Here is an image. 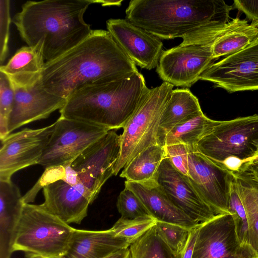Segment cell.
Wrapping results in <instances>:
<instances>
[{
	"label": "cell",
	"instance_id": "1f68e13d",
	"mask_svg": "<svg viewBox=\"0 0 258 258\" xmlns=\"http://www.w3.org/2000/svg\"><path fill=\"white\" fill-rule=\"evenodd\" d=\"M156 225L161 237L174 252L181 257L191 229L160 221H157Z\"/></svg>",
	"mask_w": 258,
	"mask_h": 258
},
{
	"label": "cell",
	"instance_id": "ba28073f",
	"mask_svg": "<svg viewBox=\"0 0 258 258\" xmlns=\"http://www.w3.org/2000/svg\"><path fill=\"white\" fill-rule=\"evenodd\" d=\"M173 86L163 82L150 89L147 97L124 126L120 151L114 168L116 175L134 157L149 147L158 144L160 119Z\"/></svg>",
	"mask_w": 258,
	"mask_h": 258
},
{
	"label": "cell",
	"instance_id": "277c9868",
	"mask_svg": "<svg viewBox=\"0 0 258 258\" xmlns=\"http://www.w3.org/2000/svg\"><path fill=\"white\" fill-rule=\"evenodd\" d=\"M223 0H132L126 19L160 39L182 38L212 24L227 23L233 9Z\"/></svg>",
	"mask_w": 258,
	"mask_h": 258
},
{
	"label": "cell",
	"instance_id": "4316f807",
	"mask_svg": "<svg viewBox=\"0 0 258 258\" xmlns=\"http://www.w3.org/2000/svg\"><path fill=\"white\" fill-rule=\"evenodd\" d=\"M258 41V22L243 24L217 38L213 44L214 59L239 51Z\"/></svg>",
	"mask_w": 258,
	"mask_h": 258
},
{
	"label": "cell",
	"instance_id": "836d02e7",
	"mask_svg": "<svg viewBox=\"0 0 258 258\" xmlns=\"http://www.w3.org/2000/svg\"><path fill=\"white\" fill-rule=\"evenodd\" d=\"M10 1H0V61L1 65L7 58L9 51V28L12 21L10 13Z\"/></svg>",
	"mask_w": 258,
	"mask_h": 258
},
{
	"label": "cell",
	"instance_id": "5bb4252c",
	"mask_svg": "<svg viewBox=\"0 0 258 258\" xmlns=\"http://www.w3.org/2000/svg\"><path fill=\"white\" fill-rule=\"evenodd\" d=\"M55 123L37 129L25 128L1 140L0 180H11L16 172L38 164Z\"/></svg>",
	"mask_w": 258,
	"mask_h": 258
},
{
	"label": "cell",
	"instance_id": "52a82bcc",
	"mask_svg": "<svg viewBox=\"0 0 258 258\" xmlns=\"http://www.w3.org/2000/svg\"><path fill=\"white\" fill-rule=\"evenodd\" d=\"M121 136L109 131L67 164L54 167L57 180L84 187L94 201L113 175L120 151Z\"/></svg>",
	"mask_w": 258,
	"mask_h": 258
},
{
	"label": "cell",
	"instance_id": "8992f818",
	"mask_svg": "<svg viewBox=\"0 0 258 258\" xmlns=\"http://www.w3.org/2000/svg\"><path fill=\"white\" fill-rule=\"evenodd\" d=\"M74 228L41 205L25 203L13 245L27 258H64Z\"/></svg>",
	"mask_w": 258,
	"mask_h": 258
},
{
	"label": "cell",
	"instance_id": "2e32d148",
	"mask_svg": "<svg viewBox=\"0 0 258 258\" xmlns=\"http://www.w3.org/2000/svg\"><path fill=\"white\" fill-rule=\"evenodd\" d=\"M106 27L116 42L136 66L148 70L157 68L164 51L160 39L126 19H109Z\"/></svg>",
	"mask_w": 258,
	"mask_h": 258
},
{
	"label": "cell",
	"instance_id": "3957f363",
	"mask_svg": "<svg viewBox=\"0 0 258 258\" xmlns=\"http://www.w3.org/2000/svg\"><path fill=\"white\" fill-rule=\"evenodd\" d=\"M150 89L144 76L130 77L84 86L75 91L60 109V116L114 130L123 128Z\"/></svg>",
	"mask_w": 258,
	"mask_h": 258
},
{
	"label": "cell",
	"instance_id": "60d3db41",
	"mask_svg": "<svg viewBox=\"0 0 258 258\" xmlns=\"http://www.w3.org/2000/svg\"><path fill=\"white\" fill-rule=\"evenodd\" d=\"M255 165H258V161H257V162L256 164Z\"/></svg>",
	"mask_w": 258,
	"mask_h": 258
},
{
	"label": "cell",
	"instance_id": "9a60e30c",
	"mask_svg": "<svg viewBox=\"0 0 258 258\" xmlns=\"http://www.w3.org/2000/svg\"><path fill=\"white\" fill-rule=\"evenodd\" d=\"M156 180L172 204L194 221L203 223L216 215L188 177L175 169L166 157L160 165Z\"/></svg>",
	"mask_w": 258,
	"mask_h": 258
},
{
	"label": "cell",
	"instance_id": "f1b7e54d",
	"mask_svg": "<svg viewBox=\"0 0 258 258\" xmlns=\"http://www.w3.org/2000/svg\"><path fill=\"white\" fill-rule=\"evenodd\" d=\"M157 221L156 219L151 216L134 219L120 218L111 229L117 236L125 238L133 243L148 230L155 226Z\"/></svg>",
	"mask_w": 258,
	"mask_h": 258
},
{
	"label": "cell",
	"instance_id": "7402d4cb",
	"mask_svg": "<svg viewBox=\"0 0 258 258\" xmlns=\"http://www.w3.org/2000/svg\"><path fill=\"white\" fill-rule=\"evenodd\" d=\"M45 61L42 43L23 46L19 49L0 72L6 75L13 85L23 87L32 85L40 79Z\"/></svg>",
	"mask_w": 258,
	"mask_h": 258
},
{
	"label": "cell",
	"instance_id": "9c48e42d",
	"mask_svg": "<svg viewBox=\"0 0 258 258\" xmlns=\"http://www.w3.org/2000/svg\"><path fill=\"white\" fill-rule=\"evenodd\" d=\"M38 164L46 168L70 162L110 129L60 116Z\"/></svg>",
	"mask_w": 258,
	"mask_h": 258
},
{
	"label": "cell",
	"instance_id": "cb8c5ba5",
	"mask_svg": "<svg viewBox=\"0 0 258 258\" xmlns=\"http://www.w3.org/2000/svg\"><path fill=\"white\" fill-rule=\"evenodd\" d=\"M234 175L247 216L249 245L258 257V179L249 171Z\"/></svg>",
	"mask_w": 258,
	"mask_h": 258
},
{
	"label": "cell",
	"instance_id": "8d00e7d4",
	"mask_svg": "<svg viewBox=\"0 0 258 258\" xmlns=\"http://www.w3.org/2000/svg\"><path fill=\"white\" fill-rule=\"evenodd\" d=\"M198 226L191 230L188 241L182 252L181 258H192Z\"/></svg>",
	"mask_w": 258,
	"mask_h": 258
},
{
	"label": "cell",
	"instance_id": "f546056e",
	"mask_svg": "<svg viewBox=\"0 0 258 258\" xmlns=\"http://www.w3.org/2000/svg\"><path fill=\"white\" fill-rule=\"evenodd\" d=\"M228 212L233 217L239 241L249 245L248 225L245 209L234 181L232 182L228 202Z\"/></svg>",
	"mask_w": 258,
	"mask_h": 258
},
{
	"label": "cell",
	"instance_id": "8fae6325",
	"mask_svg": "<svg viewBox=\"0 0 258 258\" xmlns=\"http://www.w3.org/2000/svg\"><path fill=\"white\" fill-rule=\"evenodd\" d=\"M192 258H258L249 245L239 240L232 216L216 215L201 223Z\"/></svg>",
	"mask_w": 258,
	"mask_h": 258
},
{
	"label": "cell",
	"instance_id": "4fadbf2b",
	"mask_svg": "<svg viewBox=\"0 0 258 258\" xmlns=\"http://www.w3.org/2000/svg\"><path fill=\"white\" fill-rule=\"evenodd\" d=\"M199 80L230 93L258 90V41L212 63Z\"/></svg>",
	"mask_w": 258,
	"mask_h": 258
},
{
	"label": "cell",
	"instance_id": "603a6c76",
	"mask_svg": "<svg viewBox=\"0 0 258 258\" xmlns=\"http://www.w3.org/2000/svg\"><path fill=\"white\" fill-rule=\"evenodd\" d=\"M202 111L198 98L188 89L173 90L160 119L158 144L162 146L165 135L175 125Z\"/></svg>",
	"mask_w": 258,
	"mask_h": 258
},
{
	"label": "cell",
	"instance_id": "d4e9b609",
	"mask_svg": "<svg viewBox=\"0 0 258 258\" xmlns=\"http://www.w3.org/2000/svg\"><path fill=\"white\" fill-rule=\"evenodd\" d=\"M165 157V147L159 144L152 145L126 165L120 174L128 181L148 183L156 181L160 165Z\"/></svg>",
	"mask_w": 258,
	"mask_h": 258
},
{
	"label": "cell",
	"instance_id": "5b68a950",
	"mask_svg": "<svg viewBox=\"0 0 258 258\" xmlns=\"http://www.w3.org/2000/svg\"><path fill=\"white\" fill-rule=\"evenodd\" d=\"M196 150L233 174L258 161V114L216 121Z\"/></svg>",
	"mask_w": 258,
	"mask_h": 258
},
{
	"label": "cell",
	"instance_id": "30bf717a",
	"mask_svg": "<svg viewBox=\"0 0 258 258\" xmlns=\"http://www.w3.org/2000/svg\"><path fill=\"white\" fill-rule=\"evenodd\" d=\"M189 149L187 177L216 215L229 214L228 202L234 175L198 152Z\"/></svg>",
	"mask_w": 258,
	"mask_h": 258
},
{
	"label": "cell",
	"instance_id": "d6a6232c",
	"mask_svg": "<svg viewBox=\"0 0 258 258\" xmlns=\"http://www.w3.org/2000/svg\"><path fill=\"white\" fill-rule=\"evenodd\" d=\"M116 206L121 215L120 218L122 219L152 217L140 199L132 190L126 187L120 192Z\"/></svg>",
	"mask_w": 258,
	"mask_h": 258
},
{
	"label": "cell",
	"instance_id": "484cf974",
	"mask_svg": "<svg viewBox=\"0 0 258 258\" xmlns=\"http://www.w3.org/2000/svg\"><path fill=\"white\" fill-rule=\"evenodd\" d=\"M216 121L208 118L202 111L173 127L165 135L162 146L184 144L195 146Z\"/></svg>",
	"mask_w": 258,
	"mask_h": 258
},
{
	"label": "cell",
	"instance_id": "6da1fadb",
	"mask_svg": "<svg viewBox=\"0 0 258 258\" xmlns=\"http://www.w3.org/2000/svg\"><path fill=\"white\" fill-rule=\"evenodd\" d=\"M138 72L107 30H93L71 49L45 62L40 81L47 92L67 99L84 86L127 78Z\"/></svg>",
	"mask_w": 258,
	"mask_h": 258
},
{
	"label": "cell",
	"instance_id": "4dcf8cb0",
	"mask_svg": "<svg viewBox=\"0 0 258 258\" xmlns=\"http://www.w3.org/2000/svg\"><path fill=\"white\" fill-rule=\"evenodd\" d=\"M15 98L13 83L3 72H0V140L9 135L8 124Z\"/></svg>",
	"mask_w": 258,
	"mask_h": 258
},
{
	"label": "cell",
	"instance_id": "e0dca14e",
	"mask_svg": "<svg viewBox=\"0 0 258 258\" xmlns=\"http://www.w3.org/2000/svg\"><path fill=\"white\" fill-rule=\"evenodd\" d=\"M13 86L15 98L9 120V134L24 125L48 117L55 110L61 109L67 101L47 92L40 79L30 85Z\"/></svg>",
	"mask_w": 258,
	"mask_h": 258
},
{
	"label": "cell",
	"instance_id": "7a4b0ae2",
	"mask_svg": "<svg viewBox=\"0 0 258 258\" xmlns=\"http://www.w3.org/2000/svg\"><path fill=\"white\" fill-rule=\"evenodd\" d=\"M92 0L27 1L13 19L28 46L42 43L45 62L61 56L92 33L84 15Z\"/></svg>",
	"mask_w": 258,
	"mask_h": 258
},
{
	"label": "cell",
	"instance_id": "ac0fdd59",
	"mask_svg": "<svg viewBox=\"0 0 258 258\" xmlns=\"http://www.w3.org/2000/svg\"><path fill=\"white\" fill-rule=\"evenodd\" d=\"M44 202L41 205L68 224H80L93 202L82 188L59 179L43 187Z\"/></svg>",
	"mask_w": 258,
	"mask_h": 258
},
{
	"label": "cell",
	"instance_id": "e575fe53",
	"mask_svg": "<svg viewBox=\"0 0 258 258\" xmlns=\"http://www.w3.org/2000/svg\"><path fill=\"white\" fill-rule=\"evenodd\" d=\"M165 157L172 165L185 176L188 175L189 149L187 145L174 144L164 146Z\"/></svg>",
	"mask_w": 258,
	"mask_h": 258
},
{
	"label": "cell",
	"instance_id": "7c38bea8",
	"mask_svg": "<svg viewBox=\"0 0 258 258\" xmlns=\"http://www.w3.org/2000/svg\"><path fill=\"white\" fill-rule=\"evenodd\" d=\"M213 44L179 45L163 51L156 72L173 86L191 87L212 64Z\"/></svg>",
	"mask_w": 258,
	"mask_h": 258
},
{
	"label": "cell",
	"instance_id": "ffe728a7",
	"mask_svg": "<svg viewBox=\"0 0 258 258\" xmlns=\"http://www.w3.org/2000/svg\"><path fill=\"white\" fill-rule=\"evenodd\" d=\"M125 187L132 190L157 221L174 224L192 229L200 224L174 206L156 181L140 183L126 180Z\"/></svg>",
	"mask_w": 258,
	"mask_h": 258
},
{
	"label": "cell",
	"instance_id": "74e56055",
	"mask_svg": "<svg viewBox=\"0 0 258 258\" xmlns=\"http://www.w3.org/2000/svg\"><path fill=\"white\" fill-rule=\"evenodd\" d=\"M104 258H130L129 247L121 249Z\"/></svg>",
	"mask_w": 258,
	"mask_h": 258
},
{
	"label": "cell",
	"instance_id": "44dd1931",
	"mask_svg": "<svg viewBox=\"0 0 258 258\" xmlns=\"http://www.w3.org/2000/svg\"><path fill=\"white\" fill-rule=\"evenodd\" d=\"M25 203L12 180H0V258H11Z\"/></svg>",
	"mask_w": 258,
	"mask_h": 258
},
{
	"label": "cell",
	"instance_id": "d590c367",
	"mask_svg": "<svg viewBox=\"0 0 258 258\" xmlns=\"http://www.w3.org/2000/svg\"><path fill=\"white\" fill-rule=\"evenodd\" d=\"M233 6L244 13L248 20L258 22V1L234 0Z\"/></svg>",
	"mask_w": 258,
	"mask_h": 258
},
{
	"label": "cell",
	"instance_id": "d6986e66",
	"mask_svg": "<svg viewBox=\"0 0 258 258\" xmlns=\"http://www.w3.org/2000/svg\"><path fill=\"white\" fill-rule=\"evenodd\" d=\"M111 229L91 231L74 229L64 258H104L131 244Z\"/></svg>",
	"mask_w": 258,
	"mask_h": 258
},
{
	"label": "cell",
	"instance_id": "83f0119b",
	"mask_svg": "<svg viewBox=\"0 0 258 258\" xmlns=\"http://www.w3.org/2000/svg\"><path fill=\"white\" fill-rule=\"evenodd\" d=\"M130 258H181L160 235L156 225L129 246Z\"/></svg>",
	"mask_w": 258,
	"mask_h": 258
},
{
	"label": "cell",
	"instance_id": "ab89813d",
	"mask_svg": "<svg viewBox=\"0 0 258 258\" xmlns=\"http://www.w3.org/2000/svg\"><path fill=\"white\" fill-rule=\"evenodd\" d=\"M248 171H250L258 179V165L252 166Z\"/></svg>",
	"mask_w": 258,
	"mask_h": 258
},
{
	"label": "cell",
	"instance_id": "f35d334b",
	"mask_svg": "<svg viewBox=\"0 0 258 258\" xmlns=\"http://www.w3.org/2000/svg\"><path fill=\"white\" fill-rule=\"evenodd\" d=\"M93 3L101 4L102 6H110L121 5L122 1H113V0H92Z\"/></svg>",
	"mask_w": 258,
	"mask_h": 258
}]
</instances>
